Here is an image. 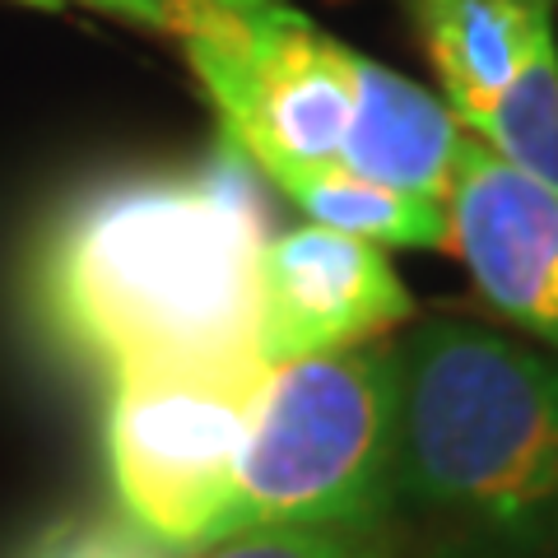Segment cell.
Here are the masks:
<instances>
[{
    "instance_id": "1",
    "label": "cell",
    "mask_w": 558,
    "mask_h": 558,
    "mask_svg": "<svg viewBox=\"0 0 558 558\" xmlns=\"http://www.w3.org/2000/svg\"><path fill=\"white\" fill-rule=\"evenodd\" d=\"M266 219L233 168L135 178L65 215L43 260L51 326L112 377L256 359Z\"/></svg>"
},
{
    "instance_id": "2",
    "label": "cell",
    "mask_w": 558,
    "mask_h": 558,
    "mask_svg": "<svg viewBox=\"0 0 558 558\" xmlns=\"http://www.w3.org/2000/svg\"><path fill=\"white\" fill-rule=\"evenodd\" d=\"M400 354L391 521L424 558L558 549V354L470 322H424Z\"/></svg>"
},
{
    "instance_id": "3",
    "label": "cell",
    "mask_w": 558,
    "mask_h": 558,
    "mask_svg": "<svg viewBox=\"0 0 558 558\" xmlns=\"http://www.w3.org/2000/svg\"><path fill=\"white\" fill-rule=\"evenodd\" d=\"M400 354L354 344L266 368L215 545L242 531H387L396 498Z\"/></svg>"
},
{
    "instance_id": "4",
    "label": "cell",
    "mask_w": 558,
    "mask_h": 558,
    "mask_svg": "<svg viewBox=\"0 0 558 558\" xmlns=\"http://www.w3.org/2000/svg\"><path fill=\"white\" fill-rule=\"evenodd\" d=\"M260 377V359L149 363L112 377V480L126 517L163 545H215Z\"/></svg>"
},
{
    "instance_id": "5",
    "label": "cell",
    "mask_w": 558,
    "mask_h": 558,
    "mask_svg": "<svg viewBox=\"0 0 558 558\" xmlns=\"http://www.w3.org/2000/svg\"><path fill=\"white\" fill-rule=\"evenodd\" d=\"M414 303L377 242L303 223L266 238L256 260V359L275 363L373 344Z\"/></svg>"
},
{
    "instance_id": "6",
    "label": "cell",
    "mask_w": 558,
    "mask_h": 558,
    "mask_svg": "<svg viewBox=\"0 0 558 558\" xmlns=\"http://www.w3.org/2000/svg\"><path fill=\"white\" fill-rule=\"evenodd\" d=\"M451 252L502 317L558 349V196L465 135L447 191Z\"/></svg>"
},
{
    "instance_id": "7",
    "label": "cell",
    "mask_w": 558,
    "mask_h": 558,
    "mask_svg": "<svg viewBox=\"0 0 558 558\" xmlns=\"http://www.w3.org/2000/svg\"><path fill=\"white\" fill-rule=\"evenodd\" d=\"M461 140V121L442 98L354 51V112L340 145V168L363 182L447 205Z\"/></svg>"
},
{
    "instance_id": "8",
    "label": "cell",
    "mask_w": 558,
    "mask_h": 558,
    "mask_svg": "<svg viewBox=\"0 0 558 558\" xmlns=\"http://www.w3.org/2000/svg\"><path fill=\"white\" fill-rule=\"evenodd\" d=\"M414 14L457 121L508 89L531 43L554 28L549 0H414Z\"/></svg>"
},
{
    "instance_id": "9",
    "label": "cell",
    "mask_w": 558,
    "mask_h": 558,
    "mask_svg": "<svg viewBox=\"0 0 558 558\" xmlns=\"http://www.w3.org/2000/svg\"><path fill=\"white\" fill-rule=\"evenodd\" d=\"M260 172L322 229L377 242V247H451V223L442 201L363 182L340 163L279 159Z\"/></svg>"
},
{
    "instance_id": "10",
    "label": "cell",
    "mask_w": 558,
    "mask_h": 558,
    "mask_svg": "<svg viewBox=\"0 0 558 558\" xmlns=\"http://www.w3.org/2000/svg\"><path fill=\"white\" fill-rule=\"evenodd\" d=\"M465 135L484 140L498 159H508L526 178L545 182L558 196V47L554 28L531 43L517 80L488 108L461 121Z\"/></svg>"
},
{
    "instance_id": "11",
    "label": "cell",
    "mask_w": 558,
    "mask_h": 558,
    "mask_svg": "<svg viewBox=\"0 0 558 558\" xmlns=\"http://www.w3.org/2000/svg\"><path fill=\"white\" fill-rule=\"evenodd\" d=\"M196 558H387L381 531L299 526V531H242L219 545H205Z\"/></svg>"
},
{
    "instance_id": "12",
    "label": "cell",
    "mask_w": 558,
    "mask_h": 558,
    "mask_svg": "<svg viewBox=\"0 0 558 558\" xmlns=\"http://www.w3.org/2000/svg\"><path fill=\"white\" fill-rule=\"evenodd\" d=\"M182 549L149 535L135 517H75L51 526L24 558H178Z\"/></svg>"
},
{
    "instance_id": "13",
    "label": "cell",
    "mask_w": 558,
    "mask_h": 558,
    "mask_svg": "<svg viewBox=\"0 0 558 558\" xmlns=\"http://www.w3.org/2000/svg\"><path fill=\"white\" fill-rule=\"evenodd\" d=\"M94 10H108L121 14V20H135V24H149V28H163V33H182V20L196 5H223V10H270L279 0H84Z\"/></svg>"
},
{
    "instance_id": "14",
    "label": "cell",
    "mask_w": 558,
    "mask_h": 558,
    "mask_svg": "<svg viewBox=\"0 0 558 558\" xmlns=\"http://www.w3.org/2000/svg\"><path fill=\"white\" fill-rule=\"evenodd\" d=\"M20 5H33V10H65V0H20Z\"/></svg>"
}]
</instances>
